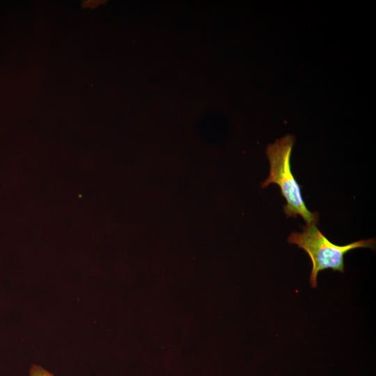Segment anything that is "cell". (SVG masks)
Returning <instances> with one entry per match:
<instances>
[{
	"label": "cell",
	"mask_w": 376,
	"mask_h": 376,
	"mask_svg": "<svg viewBox=\"0 0 376 376\" xmlns=\"http://www.w3.org/2000/svg\"><path fill=\"white\" fill-rule=\"evenodd\" d=\"M29 376H54V375L38 365H33L30 368Z\"/></svg>",
	"instance_id": "3"
},
{
	"label": "cell",
	"mask_w": 376,
	"mask_h": 376,
	"mask_svg": "<svg viewBox=\"0 0 376 376\" xmlns=\"http://www.w3.org/2000/svg\"><path fill=\"white\" fill-rule=\"evenodd\" d=\"M295 141V137L288 134L267 146L266 153L270 165L269 173L261 186L265 188L272 183L279 185L286 200L283 211L287 217L296 218L299 215L306 225L317 224L319 214L310 212L306 207L301 187L291 171L290 156Z\"/></svg>",
	"instance_id": "1"
},
{
	"label": "cell",
	"mask_w": 376,
	"mask_h": 376,
	"mask_svg": "<svg viewBox=\"0 0 376 376\" xmlns=\"http://www.w3.org/2000/svg\"><path fill=\"white\" fill-rule=\"evenodd\" d=\"M288 242L304 250L310 257L312 269L309 279L311 287L314 288L318 285L320 272L331 269L344 273V257L346 253L359 248L373 249L375 246V240L373 238L343 246L335 244L324 235L315 223L306 225L301 233L292 232Z\"/></svg>",
	"instance_id": "2"
}]
</instances>
